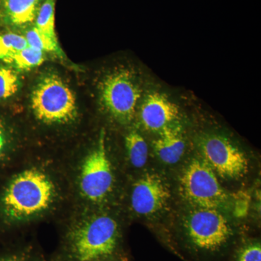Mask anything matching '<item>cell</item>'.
Here are the masks:
<instances>
[{"instance_id":"obj_1","label":"cell","mask_w":261,"mask_h":261,"mask_svg":"<svg viewBox=\"0 0 261 261\" xmlns=\"http://www.w3.org/2000/svg\"><path fill=\"white\" fill-rule=\"evenodd\" d=\"M73 209L60 152L25 153L0 177V250L25 240L38 225Z\"/></svg>"},{"instance_id":"obj_2","label":"cell","mask_w":261,"mask_h":261,"mask_svg":"<svg viewBox=\"0 0 261 261\" xmlns=\"http://www.w3.org/2000/svg\"><path fill=\"white\" fill-rule=\"evenodd\" d=\"M112 209H72L58 223L59 241L47 261L125 260L122 225Z\"/></svg>"},{"instance_id":"obj_3","label":"cell","mask_w":261,"mask_h":261,"mask_svg":"<svg viewBox=\"0 0 261 261\" xmlns=\"http://www.w3.org/2000/svg\"><path fill=\"white\" fill-rule=\"evenodd\" d=\"M73 209L114 208L118 193L116 164L101 128L89 147L75 153H61Z\"/></svg>"},{"instance_id":"obj_4","label":"cell","mask_w":261,"mask_h":261,"mask_svg":"<svg viewBox=\"0 0 261 261\" xmlns=\"http://www.w3.org/2000/svg\"><path fill=\"white\" fill-rule=\"evenodd\" d=\"M34 120L45 128H70L80 118L75 94L56 74H47L38 82L31 98Z\"/></svg>"},{"instance_id":"obj_5","label":"cell","mask_w":261,"mask_h":261,"mask_svg":"<svg viewBox=\"0 0 261 261\" xmlns=\"http://www.w3.org/2000/svg\"><path fill=\"white\" fill-rule=\"evenodd\" d=\"M183 233L187 246L202 254L223 251L234 234L231 224L221 211L205 207H193L186 215Z\"/></svg>"},{"instance_id":"obj_6","label":"cell","mask_w":261,"mask_h":261,"mask_svg":"<svg viewBox=\"0 0 261 261\" xmlns=\"http://www.w3.org/2000/svg\"><path fill=\"white\" fill-rule=\"evenodd\" d=\"M180 195L193 207L221 211L231 198L203 159H192L182 171L178 183Z\"/></svg>"},{"instance_id":"obj_7","label":"cell","mask_w":261,"mask_h":261,"mask_svg":"<svg viewBox=\"0 0 261 261\" xmlns=\"http://www.w3.org/2000/svg\"><path fill=\"white\" fill-rule=\"evenodd\" d=\"M100 102L111 118L121 125H128L135 118L141 97L140 84L128 70H116L101 82Z\"/></svg>"},{"instance_id":"obj_8","label":"cell","mask_w":261,"mask_h":261,"mask_svg":"<svg viewBox=\"0 0 261 261\" xmlns=\"http://www.w3.org/2000/svg\"><path fill=\"white\" fill-rule=\"evenodd\" d=\"M202 159L220 177L239 179L248 171L246 155L231 140L221 135H207L199 143Z\"/></svg>"},{"instance_id":"obj_9","label":"cell","mask_w":261,"mask_h":261,"mask_svg":"<svg viewBox=\"0 0 261 261\" xmlns=\"http://www.w3.org/2000/svg\"><path fill=\"white\" fill-rule=\"evenodd\" d=\"M167 181L159 173L147 172L133 182L128 195L130 210L136 216L151 217L164 212L171 198Z\"/></svg>"},{"instance_id":"obj_10","label":"cell","mask_w":261,"mask_h":261,"mask_svg":"<svg viewBox=\"0 0 261 261\" xmlns=\"http://www.w3.org/2000/svg\"><path fill=\"white\" fill-rule=\"evenodd\" d=\"M141 123L146 129L159 132L175 124L179 118L177 106L164 94L154 92L144 99L140 111Z\"/></svg>"},{"instance_id":"obj_11","label":"cell","mask_w":261,"mask_h":261,"mask_svg":"<svg viewBox=\"0 0 261 261\" xmlns=\"http://www.w3.org/2000/svg\"><path fill=\"white\" fill-rule=\"evenodd\" d=\"M152 146L154 153L163 163L176 164L181 160L186 147L181 127L173 124L163 128Z\"/></svg>"},{"instance_id":"obj_12","label":"cell","mask_w":261,"mask_h":261,"mask_svg":"<svg viewBox=\"0 0 261 261\" xmlns=\"http://www.w3.org/2000/svg\"><path fill=\"white\" fill-rule=\"evenodd\" d=\"M40 0H3V11L9 23L23 27L35 20Z\"/></svg>"},{"instance_id":"obj_13","label":"cell","mask_w":261,"mask_h":261,"mask_svg":"<svg viewBox=\"0 0 261 261\" xmlns=\"http://www.w3.org/2000/svg\"><path fill=\"white\" fill-rule=\"evenodd\" d=\"M25 154L16 145L9 127L0 119V177Z\"/></svg>"},{"instance_id":"obj_14","label":"cell","mask_w":261,"mask_h":261,"mask_svg":"<svg viewBox=\"0 0 261 261\" xmlns=\"http://www.w3.org/2000/svg\"><path fill=\"white\" fill-rule=\"evenodd\" d=\"M124 147L126 160L132 168L140 169L147 164L148 159V146L137 130H130L125 136Z\"/></svg>"},{"instance_id":"obj_15","label":"cell","mask_w":261,"mask_h":261,"mask_svg":"<svg viewBox=\"0 0 261 261\" xmlns=\"http://www.w3.org/2000/svg\"><path fill=\"white\" fill-rule=\"evenodd\" d=\"M0 261H47L34 240H27L0 250Z\"/></svg>"},{"instance_id":"obj_16","label":"cell","mask_w":261,"mask_h":261,"mask_svg":"<svg viewBox=\"0 0 261 261\" xmlns=\"http://www.w3.org/2000/svg\"><path fill=\"white\" fill-rule=\"evenodd\" d=\"M36 28L44 37L58 43L56 32L54 0H44L36 17Z\"/></svg>"},{"instance_id":"obj_17","label":"cell","mask_w":261,"mask_h":261,"mask_svg":"<svg viewBox=\"0 0 261 261\" xmlns=\"http://www.w3.org/2000/svg\"><path fill=\"white\" fill-rule=\"evenodd\" d=\"M28 47L25 37L15 33H8L0 36V60L11 63L17 54Z\"/></svg>"},{"instance_id":"obj_18","label":"cell","mask_w":261,"mask_h":261,"mask_svg":"<svg viewBox=\"0 0 261 261\" xmlns=\"http://www.w3.org/2000/svg\"><path fill=\"white\" fill-rule=\"evenodd\" d=\"M28 46L39 49L44 53H51L60 58H64L65 54L62 50L59 43L54 42L38 31L36 27L29 29L25 36Z\"/></svg>"},{"instance_id":"obj_19","label":"cell","mask_w":261,"mask_h":261,"mask_svg":"<svg viewBox=\"0 0 261 261\" xmlns=\"http://www.w3.org/2000/svg\"><path fill=\"white\" fill-rule=\"evenodd\" d=\"M45 60V53L28 46L19 51L13 58L11 64L17 69L29 70L42 65Z\"/></svg>"},{"instance_id":"obj_20","label":"cell","mask_w":261,"mask_h":261,"mask_svg":"<svg viewBox=\"0 0 261 261\" xmlns=\"http://www.w3.org/2000/svg\"><path fill=\"white\" fill-rule=\"evenodd\" d=\"M20 86L18 75L7 67H0V101L14 95Z\"/></svg>"},{"instance_id":"obj_21","label":"cell","mask_w":261,"mask_h":261,"mask_svg":"<svg viewBox=\"0 0 261 261\" xmlns=\"http://www.w3.org/2000/svg\"><path fill=\"white\" fill-rule=\"evenodd\" d=\"M236 261H261L260 243L247 244L240 249Z\"/></svg>"},{"instance_id":"obj_22","label":"cell","mask_w":261,"mask_h":261,"mask_svg":"<svg viewBox=\"0 0 261 261\" xmlns=\"http://www.w3.org/2000/svg\"><path fill=\"white\" fill-rule=\"evenodd\" d=\"M235 198L237 199L236 205L234 206L235 214L238 216H243L246 214L248 205L246 195L238 196Z\"/></svg>"},{"instance_id":"obj_23","label":"cell","mask_w":261,"mask_h":261,"mask_svg":"<svg viewBox=\"0 0 261 261\" xmlns=\"http://www.w3.org/2000/svg\"><path fill=\"white\" fill-rule=\"evenodd\" d=\"M99 261H126V260H99Z\"/></svg>"}]
</instances>
